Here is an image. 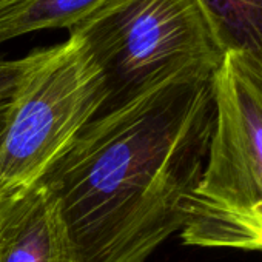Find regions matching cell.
Listing matches in <instances>:
<instances>
[{"label":"cell","instance_id":"6da1fadb","mask_svg":"<svg viewBox=\"0 0 262 262\" xmlns=\"http://www.w3.org/2000/svg\"><path fill=\"white\" fill-rule=\"evenodd\" d=\"M213 73L97 116L43 176L82 262H145L182 230L214 122Z\"/></svg>","mask_w":262,"mask_h":262},{"label":"cell","instance_id":"7a4b0ae2","mask_svg":"<svg viewBox=\"0 0 262 262\" xmlns=\"http://www.w3.org/2000/svg\"><path fill=\"white\" fill-rule=\"evenodd\" d=\"M214 122L184 244L262 251V73L236 53L213 73Z\"/></svg>","mask_w":262,"mask_h":262},{"label":"cell","instance_id":"3957f363","mask_svg":"<svg viewBox=\"0 0 262 262\" xmlns=\"http://www.w3.org/2000/svg\"><path fill=\"white\" fill-rule=\"evenodd\" d=\"M68 33L102 71L99 116L171 79L214 71L224 57L198 0H102Z\"/></svg>","mask_w":262,"mask_h":262},{"label":"cell","instance_id":"277c9868","mask_svg":"<svg viewBox=\"0 0 262 262\" xmlns=\"http://www.w3.org/2000/svg\"><path fill=\"white\" fill-rule=\"evenodd\" d=\"M103 102L102 71L77 37L25 56L0 141V204L40 182Z\"/></svg>","mask_w":262,"mask_h":262},{"label":"cell","instance_id":"5b68a950","mask_svg":"<svg viewBox=\"0 0 262 262\" xmlns=\"http://www.w3.org/2000/svg\"><path fill=\"white\" fill-rule=\"evenodd\" d=\"M0 262H82L60 202L42 181L0 204Z\"/></svg>","mask_w":262,"mask_h":262},{"label":"cell","instance_id":"8992f818","mask_svg":"<svg viewBox=\"0 0 262 262\" xmlns=\"http://www.w3.org/2000/svg\"><path fill=\"white\" fill-rule=\"evenodd\" d=\"M221 54L236 53L262 73V0H198Z\"/></svg>","mask_w":262,"mask_h":262},{"label":"cell","instance_id":"52a82bcc","mask_svg":"<svg viewBox=\"0 0 262 262\" xmlns=\"http://www.w3.org/2000/svg\"><path fill=\"white\" fill-rule=\"evenodd\" d=\"M102 0H34L19 14L0 20V43L43 30L73 28Z\"/></svg>","mask_w":262,"mask_h":262},{"label":"cell","instance_id":"ba28073f","mask_svg":"<svg viewBox=\"0 0 262 262\" xmlns=\"http://www.w3.org/2000/svg\"><path fill=\"white\" fill-rule=\"evenodd\" d=\"M25 67V57L7 59L0 54V106L8 105L16 93L19 79Z\"/></svg>","mask_w":262,"mask_h":262},{"label":"cell","instance_id":"9c48e42d","mask_svg":"<svg viewBox=\"0 0 262 262\" xmlns=\"http://www.w3.org/2000/svg\"><path fill=\"white\" fill-rule=\"evenodd\" d=\"M34 0H0V20L19 14L25 7H30Z\"/></svg>","mask_w":262,"mask_h":262},{"label":"cell","instance_id":"30bf717a","mask_svg":"<svg viewBox=\"0 0 262 262\" xmlns=\"http://www.w3.org/2000/svg\"><path fill=\"white\" fill-rule=\"evenodd\" d=\"M10 103H11V102H10ZM10 103H8V105H2V106H0V141H2V135H4L5 125H7V119H8V108H10Z\"/></svg>","mask_w":262,"mask_h":262}]
</instances>
